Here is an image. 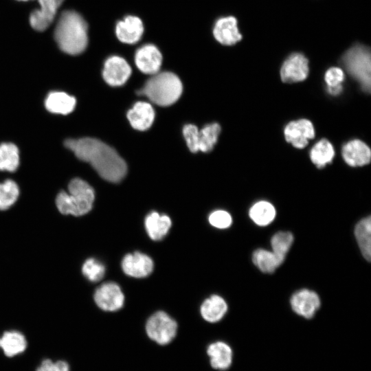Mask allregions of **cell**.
<instances>
[{"instance_id":"8d00e7d4","label":"cell","mask_w":371,"mask_h":371,"mask_svg":"<svg viewBox=\"0 0 371 371\" xmlns=\"http://www.w3.org/2000/svg\"><path fill=\"white\" fill-rule=\"evenodd\" d=\"M327 90L330 95H337L342 91L343 87L341 85H339L334 87H327Z\"/></svg>"},{"instance_id":"277c9868","label":"cell","mask_w":371,"mask_h":371,"mask_svg":"<svg viewBox=\"0 0 371 371\" xmlns=\"http://www.w3.org/2000/svg\"><path fill=\"white\" fill-rule=\"evenodd\" d=\"M182 83L177 76L171 72L155 74L139 91L153 103L169 106L175 103L182 93Z\"/></svg>"},{"instance_id":"603a6c76","label":"cell","mask_w":371,"mask_h":371,"mask_svg":"<svg viewBox=\"0 0 371 371\" xmlns=\"http://www.w3.org/2000/svg\"><path fill=\"white\" fill-rule=\"evenodd\" d=\"M26 346L27 341L24 335L18 331L5 332L0 338V348L9 357L23 352Z\"/></svg>"},{"instance_id":"5b68a950","label":"cell","mask_w":371,"mask_h":371,"mask_svg":"<svg viewBox=\"0 0 371 371\" xmlns=\"http://www.w3.org/2000/svg\"><path fill=\"white\" fill-rule=\"evenodd\" d=\"M341 63L348 71L366 92L370 91L371 55L369 48L356 45L349 49L341 58Z\"/></svg>"},{"instance_id":"74e56055","label":"cell","mask_w":371,"mask_h":371,"mask_svg":"<svg viewBox=\"0 0 371 371\" xmlns=\"http://www.w3.org/2000/svg\"><path fill=\"white\" fill-rule=\"evenodd\" d=\"M20 1H27V0H20Z\"/></svg>"},{"instance_id":"d6a6232c","label":"cell","mask_w":371,"mask_h":371,"mask_svg":"<svg viewBox=\"0 0 371 371\" xmlns=\"http://www.w3.org/2000/svg\"><path fill=\"white\" fill-rule=\"evenodd\" d=\"M183 134L189 150L192 153H196L199 150V131L198 130V128L193 124H187L183 127Z\"/></svg>"},{"instance_id":"83f0119b","label":"cell","mask_w":371,"mask_h":371,"mask_svg":"<svg viewBox=\"0 0 371 371\" xmlns=\"http://www.w3.org/2000/svg\"><path fill=\"white\" fill-rule=\"evenodd\" d=\"M19 164L18 148L12 143L0 144V170L14 172Z\"/></svg>"},{"instance_id":"52a82bcc","label":"cell","mask_w":371,"mask_h":371,"mask_svg":"<svg viewBox=\"0 0 371 371\" xmlns=\"http://www.w3.org/2000/svg\"><path fill=\"white\" fill-rule=\"evenodd\" d=\"M97 306L106 311H115L124 305V295L120 286L112 282L100 285L95 291Z\"/></svg>"},{"instance_id":"7402d4cb","label":"cell","mask_w":371,"mask_h":371,"mask_svg":"<svg viewBox=\"0 0 371 371\" xmlns=\"http://www.w3.org/2000/svg\"><path fill=\"white\" fill-rule=\"evenodd\" d=\"M227 311V305L223 297L213 295L206 299L201 306L203 318L211 323L221 320Z\"/></svg>"},{"instance_id":"d6986e66","label":"cell","mask_w":371,"mask_h":371,"mask_svg":"<svg viewBox=\"0 0 371 371\" xmlns=\"http://www.w3.org/2000/svg\"><path fill=\"white\" fill-rule=\"evenodd\" d=\"M207 354L211 366L218 370L228 369L233 361V350L225 342L218 341L209 345Z\"/></svg>"},{"instance_id":"ffe728a7","label":"cell","mask_w":371,"mask_h":371,"mask_svg":"<svg viewBox=\"0 0 371 371\" xmlns=\"http://www.w3.org/2000/svg\"><path fill=\"white\" fill-rule=\"evenodd\" d=\"M144 224L149 237L153 240H160L168 234L172 222L168 216L152 212L146 216Z\"/></svg>"},{"instance_id":"4dcf8cb0","label":"cell","mask_w":371,"mask_h":371,"mask_svg":"<svg viewBox=\"0 0 371 371\" xmlns=\"http://www.w3.org/2000/svg\"><path fill=\"white\" fill-rule=\"evenodd\" d=\"M19 195V187L14 181L8 179L0 183V210L10 208L16 202Z\"/></svg>"},{"instance_id":"f1b7e54d","label":"cell","mask_w":371,"mask_h":371,"mask_svg":"<svg viewBox=\"0 0 371 371\" xmlns=\"http://www.w3.org/2000/svg\"><path fill=\"white\" fill-rule=\"evenodd\" d=\"M220 132L221 126L218 123L204 126L199 131V150L203 153L211 151L217 142Z\"/></svg>"},{"instance_id":"ac0fdd59","label":"cell","mask_w":371,"mask_h":371,"mask_svg":"<svg viewBox=\"0 0 371 371\" xmlns=\"http://www.w3.org/2000/svg\"><path fill=\"white\" fill-rule=\"evenodd\" d=\"M127 118L133 128L146 131L154 121L155 111L149 103L138 102L128 111Z\"/></svg>"},{"instance_id":"5bb4252c","label":"cell","mask_w":371,"mask_h":371,"mask_svg":"<svg viewBox=\"0 0 371 371\" xmlns=\"http://www.w3.org/2000/svg\"><path fill=\"white\" fill-rule=\"evenodd\" d=\"M135 62L142 72L146 74H155L161 65L162 56L156 46L148 44L137 49L135 56Z\"/></svg>"},{"instance_id":"f546056e","label":"cell","mask_w":371,"mask_h":371,"mask_svg":"<svg viewBox=\"0 0 371 371\" xmlns=\"http://www.w3.org/2000/svg\"><path fill=\"white\" fill-rule=\"evenodd\" d=\"M293 241V236L289 232H279L271 240L272 251L282 261H284Z\"/></svg>"},{"instance_id":"484cf974","label":"cell","mask_w":371,"mask_h":371,"mask_svg":"<svg viewBox=\"0 0 371 371\" xmlns=\"http://www.w3.org/2000/svg\"><path fill=\"white\" fill-rule=\"evenodd\" d=\"M276 216L273 205L265 201H260L254 204L249 210V216L257 225H267L271 223Z\"/></svg>"},{"instance_id":"7a4b0ae2","label":"cell","mask_w":371,"mask_h":371,"mask_svg":"<svg viewBox=\"0 0 371 371\" xmlns=\"http://www.w3.org/2000/svg\"><path fill=\"white\" fill-rule=\"evenodd\" d=\"M54 38L62 51L71 55L79 54L88 43L87 23L78 12L66 10L59 17Z\"/></svg>"},{"instance_id":"d4e9b609","label":"cell","mask_w":371,"mask_h":371,"mask_svg":"<svg viewBox=\"0 0 371 371\" xmlns=\"http://www.w3.org/2000/svg\"><path fill=\"white\" fill-rule=\"evenodd\" d=\"M335 155L333 145L326 139L317 142L310 151V158L312 162L319 168L331 163Z\"/></svg>"},{"instance_id":"d590c367","label":"cell","mask_w":371,"mask_h":371,"mask_svg":"<svg viewBox=\"0 0 371 371\" xmlns=\"http://www.w3.org/2000/svg\"><path fill=\"white\" fill-rule=\"evenodd\" d=\"M36 371H69V367L64 361L54 362L50 359H45L37 368Z\"/></svg>"},{"instance_id":"8fae6325","label":"cell","mask_w":371,"mask_h":371,"mask_svg":"<svg viewBox=\"0 0 371 371\" xmlns=\"http://www.w3.org/2000/svg\"><path fill=\"white\" fill-rule=\"evenodd\" d=\"M122 269L128 276L140 278L148 276L153 269L151 258L141 252L126 254L122 261Z\"/></svg>"},{"instance_id":"2e32d148","label":"cell","mask_w":371,"mask_h":371,"mask_svg":"<svg viewBox=\"0 0 371 371\" xmlns=\"http://www.w3.org/2000/svg\"><path fill=\"white\" fill-rule=\"evenodd\" d=\"M213 33L215 38L223 45H234L242 39V35L237 27V21L234 16L218 19L216 22Z\"/></svg>"},{"instance_id":"30bf717a","label":"cell","mask_w":371,"mask_h":371,"mask_svg":"<svg viewBox=\"0 0 371 371\" xmlns=\"http://www.w3.org/2000/svg\"><path fill=\"white\" fill-rule=\"evenodd\" d=\"M131 69L128 63L122 57H109L104 63L102 76L111 86H120L130 77Z\"/></svg>"},{"instance_id":"836d02e7","label":"cell","mask_w":371,"mask_h":371,"mask_svg":"<svg viewBox=\"0 0 371 371\" xmlns=\"http://www.w3.org/2000/svg\"><path fill=\"white\" fill-rule=\"evenodd\" d=\"M209 222L212 226L216 228L225 229L231 225L232 219L227 212L216 210L210 214Z\"/></svg>"},{"instance_id":"1f68e13d","label":"cell","mask_w":371,"mask_h":371,"mask_svg":"<svg viewBox=\"0 0 371 371\" xmlns=\"http://www.w3.org/2000/svg\"><path fill=\"white\" fill-rule=\"evenodd\" d=\"M82 272L84 276L91 282L100 280L105 273L104 265L97 259L91 258L85 260Z\"/></svg>"},{"instance_id":"44dd1931","label":"cell","mask_w":371,"mask_h":371,"mask_svg":"<svg viewBox=\"0 0 371 371\" xmlns=\"http://www.w3.org/2000/svg\"><path fill=\"white\" fill-rule=\"evenodd\" d=\"M45 104L52 113L66 115L75 108L76 99L64 92L52 91L46 98Z\"/></svg>"},{"instance_id":"9a60e30c","label":"cell","mask_w":371,"mask_h":371,"mask_svg":"<svg viewBox=\"0 0 371 371\" xmlns=\"http://www.w3.org/2000/svg\"><path fill=\"white\" fill-rule=\"evenodd\" d=\"M341 154L346 163L352 167L366 165L371 159L370 148L359 139H353L344 144Z\"/></svg>"},{"instance_id":"8992f818","label":"cell","mask_w":371,"mask_h":371,"mask_svg":"<svg viewBox=\"0 0 371 371\" xmlns=\"http://www.w3.org/2000/svg\"><path fill=\"white\" fill-rule=\"evenodd\" d=\"M177 322L164 311H157L147 320L146 331L148 337L159 345H166L176 336Z\"/></svg>"},{"instance_id":"cb8c5ba5","label":"cell","mask_w":371,"mask_h":371,"mask_svg":"<svg viewBox=\"0 0 371 371\" xmlns=\"http://www.w3.org/2000/svg\"><path fill=\"white\" fill-rule=\"evenodd\" d=\"M355 234L363 257L368 261L371 258V218L361 219L355 226Z\"/></svg>"},{"instance_id":"3957f363","label":"cell","mask_w":371,"mask_h":371,"mask_svg":"<svg viewBox=\"0 0 371 371\" xmlns=\"http://www.w3.org/2000/svg\"><path fill=\"white\" fill-rule=\"evenodd\" d=\"M94 199L92 187L84 180L75 178L69 183L68 192L62 191L58 193L56 205L63 214L79 216L91 210Z\"/></svg>"},{"instance_id":"e0dca14e","label":"cell","mask_w":371,"mask_h":371,"mask_svg":"<svg viewBox=\"0 0 371 371\" xmlns=\"http://www.w3.org/2000/svg\"><path fill=\"white\" fill-rule=\"evenodd\" d=\"M144 32L143 23L140 19L134 16H127L119 21L115 32L117 38L122 43L133 44L137 42Z\"/></svg>"},{"instance_id":"6da1fadb","label":"cell","mask_w":371,"mask_h":371,"mask_svg":"<svg viewBox=\"0 0 371 371\" xmlns=\"http://www.w3.org/2000/svg\"><path fill=\"white\" fill-rule=\"evenodd\" d=\"M65 146L80 160L89 163L104 179L117 183L127 172L124 160L111 146L91 137L69 139Z\"/></svg>"},{"instance_id":"4fadbf2b","label":"cell","mask_w":371,"mask_h":371,"mask_svg":"<svg viewBox=\"0 0 371 371\" xmlns=\"http://www.w3.org/2000/svg\"><path fill=\"white\" fill-rule=\"evenodd\" d=\"M38 1L40 9L31 13L30 23L34 30L43 31L52 23L64 0H38Z\"/></svg>"},{"instance_id":"e575fe53","label":"cell","mask_w":371,"mask_h":371,"mask_svg":"<svg viewBox=\"0 0 371 371\" xmlns=\"http://www.w3.org/2000/svg\"><path fill=\"white\" fill-rule=\"evenodd\" d=\"M345 76L344 71L337 67L328 69L325 73L324 80L327 87H334L341 85L344 80Z\"/></svg>"},{"instance_id":"9c48e42d","label":"cell","mask_w":371,"mask_h":371,"mask_svg":"<svg viewBox=\"0 0 371 371\" xmlns=\"http://www.w3.org/2000/svg\"><path fill=\"white\" fill-rule=\"evenodd\" d=\"M308 74V59L302 54L294 53L284 62L280 69V77L287 83L301 82Z\"/></svg>"},{"instance_id":"7c38bea8","label":"cell","mask_w":371,"mask_h":371,"mask_svg":"<svg viewBox=\"0 0 371 371\" xmlns=\"http://www.w3.org/2000/svg\"><path fill=\"white\" fill-rule=\"evenodd\" d=\"M293 311L303 317L311 319L320 306L319 296L314 291L302 289L295 292L291 298Z\"/></svg>"},{"instance_id":"ba28073f","label":"cell","mask_w":371,"mask_h":371,"mask_svg":"<svg viewBox=\"0 0 371 371\" xmlns=\"http://www.w3.org/2000/svg\"><path fill=\"white\" fill-rule=\"evenodd\" d=\"M284 135L286 141L295 148H304L308 144V140L314 138L315 129L310 120L301 119L288 123Z\"/></svg>"},{"instance_id":"4316f807","label":"cell","mask_w":371,"mask_h":371,"mask_svg":"<svg viewBox=\"0 0 371 371\" xmlns=\"http://www.w3.org/2000/svg\"><path fill=\"white\" fill-rule=\"evenodd\" d=\"M252 261L264 273L273 272L283 262L273 251L262 249L253 253Z\"/></svg>"}]
</instances>
